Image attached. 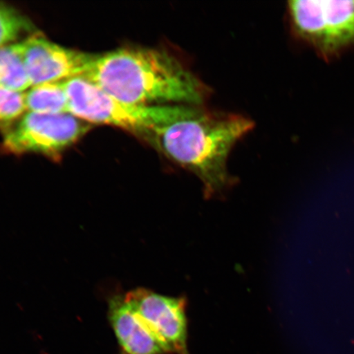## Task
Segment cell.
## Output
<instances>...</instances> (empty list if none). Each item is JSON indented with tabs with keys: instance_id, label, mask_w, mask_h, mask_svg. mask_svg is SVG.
<instances>
[{
	"instance_id": "obj_1",
	"label": "cell",
	"mask_w": 354,
	"mask_h": 354,
	"mask_svg": "<svg viewBox=\"0 0 354 354\" xmlns=\"http://www.w3.org/2000/svg\"><path fill=\"white\" fill-rule=\"evenodd\" d=\"M82 77L113 98L136 106H198L209 95L178 59L153 48H122L95 55Z\"/></svg>"
},
{
	"instance_id": "obj_2",
	"label": "cell",
	"mask_w": 354,
	"mask_h": 354,
	"mask_svg": "<svg viewBox=\"0 0 354 354\" xmlns=\"http://www.w3.org/2000/svg\"><path fill=\"white\" fill-rule=\"evenodd\" d=\"M253 127L250 119L240 115L184 105L175 118L154 127L143 138L171 161L196 174L205 196L211 197L232 183L227 166L230 152Z\"/></svg>"
},
{
	"instance_id": "obj_3",
	"label": "cell",
	"mask_w": 354,
	"mask_h": 354,
	"mask_svg": "<svg viewBox=\"0 0 354 354\" xmlns=\"http://www.w3.org/2000/svg\"><path fill=\"white\" fill-rule=\"evenodd\" d=\"M69 113L80 120L122 128L140 137L178 114L180 105L136 106L123 103L86 77L65 81Z\"/></svg>"
},
{
	"instance_id": "obj_4",
	"label": "cell",
	"mask_w": 354,
	"mask_h": 354,
	"mask_svg": "<svg viewBox=\"0 0 354 354\" xmlns=\"http://www.w3.org/2000/svg\"><path fill=\"white\" fill-rule=\"evenodd\" d=\"M288 13L295 37L322 59H335L354 46V0H293Z\"/></svg>"
},
{
	"instance_id": "obj_5",
	"label": "cell",
	"mask_w": 354,
	"mask_h": 354,
	"mask_svg": "<svg viewBox=\"0 0 354 354\" xmlns=\"http://www.w3.org/2000/svg\"><path fill=\"white\" fill-rule=\"evenodd\" d=\"M91 128L70 113H26L3 137V149L12 154L59 157Z\"/></svg>"
},
{
	"instance_id": "obj_6",
	"label": "cell",
	"mask_w": 354,
	"mask_h": 354,
	"mask_svg": "<svg viewBox=\"0 0 354 354\" xmlns=\"http://www.w3.org/2000/svg\"><path fill=\"white\" fill-rule=\"evenodd\" d=\"M127 302L153 332L167 353L187 354V300L138 289L127 293Z\"/></svg>"
},
{
	"instance_id": "obj_7",
	"label": "cell",
	"mask_w": 354,
	"mask_h": 354,
	"mask_svg": "<svg viewBox=\"0 0 354 354\" xmlns=\"http://www.w3.org/2000/svg\"><path fill=\"white\" fill-rule=\"evenodd\" d=\"M21 43L32 86L82 77L95 56L61 46L39 35H32Z\"/></svg>"
},
{
	"instance_id": "obj_8",
	"label": "cell",
	"mask_w": 354,
	"mask_h": 354,
	"mask_svg": "<svg viewBox=\"0 0 354 354\" xmlns=\"http://www.w3.org/2000/svg\"><path fill=\"white\" fill-rule=\"evenodd\" d=\"M109 315L118 342L125 354H167L165 348L125 297L110 303Z\"/></svg>"
},
{
	"instance_id": "obj_9",
	"label": "cell",
	"mask_w": 354,
	"mask_h": 354,
	"mask_svg": "<svg viewBox=\"0 0 354 354\" xmlns=\"http://www.w3.org/2000/svg\"><path fill=\"white\" fill-rule=\"evenodd\" d=\"M28 113L41 114L69 113L68 97L65 82L34 86L25 92Z\"/></svg>"
},
{
	"instance_id": "obj_10",
	"label": "cell",
	"mask_w": 354,
	"mask_h": 354,
	"mask_svg": "<svg viewBox=\"0 0 354 354\" xmlns=\"http://www.w3.org/2000/svg\"><path fill=\"white\" fill-rule=\"evenodd\" d=\"M32 86L24 63L22 43L0 48V87L24 93Z\"/></svg>"
},
{
	"instance_id": "obj_11",
	"label": "cell",
	"mask_w": 354,
	"mask_h": 354,
	"mask_svg": "<svg viewBox=\"0 0 354 354\" xmlns=\"http://www.w3.org/2000/svg\"><path fill=\"white\" fill-rule=\"evenodd\" d=\"M29 19L12 8L0 4V48L13 44L21 35L32 32Z\"/></svg>"
},
{
	"instance_id": "obj_12",
	"label": "cell",
	"mask_w": 354,
	"mask_h": 354,
	"mask_svg": "<svg viewBox=\"0 0 354 354\" xmlns=\"http://www.w3.org/2000/svg\"><path fill=\"white\" fill-rule=\"evenodd\" d=\"M28 113L25 92H17L0 87V128L10 130Z\"/></svg>"
}]
</instances>
